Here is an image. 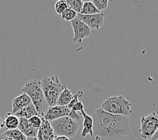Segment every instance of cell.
Returning <instances> with one entry per match:
<instances>
[{"mask_svg":"<svg viewBox=\"0 0 158 140\" xmlns=\"http://www.w3.org/2000/svg\"><path fill=\"white\" fill-rule=\"evenodd\" d=\"M4 126V121H3L2 117H0V131H1V129Z\"/></svg>","mask_w":158,"mask_h":140,"instance_id":"cell-29","label":"cell"},{"mask_svg":"<svg viewBox=\"0 0 158 140\" xmlns=\"http://www.w3.org/2000/svg\"><path fill=\"white\" fill-rule=\"evenodd\" d=\"M158 129V114L153 112L147 116L141 117L139 132L143 139L148 140L156 134Z\"/></svg>","mask_w":158,"mask_h":140,"instance_id":"cell-6","label":"cell"},{"mask_svg":"<svg viewBox=\"0 0 158 140\" xmlns=\"http://www.w3.org/2000/svg\"><path fill=\"white\" fill-rule=\"evenodd\" d=\"M148 140H158V129H157V131L156 132V134H154L152 137Z\"/></svg>","mask_w":158,"mask_h":140,"instance_id":"cell-28","label":"cell"},{"mask_svg":"<svg viewBox=\"0 0 158 140\" xmlns=\"http://www.w3.org/2000/svg\"><path fill=\"white\" fill-rule=\"evenodd\" d=\"M20 123V118L16 116L15 114H13L10 113H8L6 114L5 120H4V125L6 128L8 130H13L19 128Z\"/></svg>","mask_w":158,"mask_h":140,"instance_id":"cell-15","label":"cell"},{"mask_svg":"<svg viewBox=\"0 0 158 140\" xmlns=\"http://www.w3.org/2000/svg\"><path fill=\"white\" fill-rule=\"evenodd\" d=\"M72 28L74 32L73 41L77 44H81L83 39L90 37L91 35V29L87 24L84 23L77 17L70 22Z\"/></svg>","mask_w":158,"mask_h":140,"instance_id":"cell-7","label":"cell"},{"mask_svg":"<svg viewBox=\"0 0 158 140\" xmlns=\"http://www.w3.org/2000/svg\"><path fill=\"white\" fill-rule=\"evenodd\" d=\"M21 90L30 97L39 116L44 117L49 106L45 98L41 82L37 79L28 80L25 83Z\"/></svg>","mask_w":158,"mask_h":140,"instance_id":"cell-2","label":"cell"},{"mask_svg":"<svg viewBox=\"0 0 158 140\" xmlns=\"http://www.w3.org/2000/svg\"><path fill=\"white\" fill-rule=\"evenodd\" d=\"M78 14L70 8H68L65 12L61 14L59 17L61 19L66 22H71L77 17Z\"/></svg>","mask_w":158,"mask_h":140,"instance_id":"cell-20","label":"cell"},{"mask_svg":"<svg viewBox=\"0 0 158 140\" xmlns=\"http://www.w3.org/2000/svg\"><path fill=\"white\" fill-rule=\"evenodd\" d=\"M72 113V110L67 106H55L49 107L44 118L47 121L52 122L62 117H70Z\"/></svg>","mask_w":158,"mask_h":140,"instance_id":"cell-9","label":"cell"},{"mask_svg":"<svg viewBox=\"0 0 158 140\" xmlns=\"http://www.w3.org/2000/svg\"><path fill=\"white\" fill-rule=\"evenodd\" d=\"M3 135H5L8 137L13 139L14 140H27V138L20 129H16L13 130H7L6 131L3 133Z\"/></svg>","mask_w":158,"mask_h":140,"instance_id":"cell-18","label":"cell"},{"mask_svg":"<svg viewBox=\"0 0 158 140\" xmlns=\"http://www.w3.org/2000/svg\"><path fill=\"white\" fill-rule=\"evenodd\" d=\"M82 95H83V91H82V90H78V92L77 93V94H74L73 99V100H72V101H71V102L69 104V105H68V107L70 109H73V107L75 105H76V104L79 101V100H78L79 97L82 96Z\"/></svg>","mask_w":158,"mask_h":140,"instance_id":"cell-24","label":"cell"},{"mask_svg":"<svg viewBox=\"0 0 158 140\" xmlns=\"http://www.w3.org/2000/svg\"><path fill=\"white\" fill-rule=\"evenodd\" d=\"M99 13H101V12H99V11L96 8V7L93 4L92 2H84L83 7H82V12L81 13V14H83V15H93V14Z\"/></svg>","mask_w":158,"mask_h":140,"instance_id":"cell-17","label":"cell"},{"mask_svg":"<svg viewBox=\"0 0 158 140\" xmlns=\"http://www.w3.org/2000/svg\"><path fill=\"white\" fill-rule=\"evenodd\" d=\"M32 102V100L29 96L26 93H23L22 94L16 97L13 100L12 102V114H15L17 112L23 108L26 107L31 105Z\"/></svg>","mask_w":158,"mask_h":140,"instance_id":"cell-11","label":"cell"},{"mask_svg":"<svg viewBox=\"0 0 158 140\" xmlns=\"http://www.w3.org/2000/svg\"><path fill=\"white\" fill-rule=\"evenodd\" d=\"M0 140H14V139L2 134V135H0Z\"/></svg>","mask_w":158,"mask_h":140,"instance_id":"cell-27","label":"cell"},{"mask_svg":"<svg viewBox=\"0 0 158 140\" xmlns=\"http://www.w3.org/2000/svg\"><path fill=\"white\" fill-rule=\"evenodd\" d=\"M56 137L54 131L50 122L43 117L42 125L39 129L37 139L39 140H54Z\"/></svg>","mask_w":158,"mask_h":140,"instance_id":"cell-10","label":"cell"},{"mask_svg":"<svg viewBox=\"0 0 158 140\" xmlns=\"http://www.w3.org/2000/svg\"><path fill=\"white\" fill-rule=\"evenodd\" d=\"M27 140H39L37 138H27Z\"/></svg>","mask_w":158,"mask_h":140,"instance_id":"cell-30","label":"cell"},{"mask_svg":"<svg viewBox=\"0 0 158 140\" xmlns=\"http://www.w3.org/2000/svg\"><path fill=\"white\" fill-rule=\"evenodd\" d=\"M73 97L74 95L72 93L71 90L66 88L64 90L63 92L61 93L58 98V101H57V105L67 106L73 100Z\"/></svg>","mask_w":158,"mask_h":140,"instance_id":"cell-16","label":"cell"},{"mask_svg":"<svg viewBox=\"0 0 158 140\" xmlns=\"http://www.w3.org/2000/svg\"><path fill=\"white\" fill-rule=\"evenodd\" d=\"M54 140H70V138L66 137V136H56Z\"/></svg>","mask_w":158,"mask_h":140,"instance_id":"cell-26","label":"cell"},{"mask_svg":"<svg viewBox=\"0 0 158 140\" xmlns=\"http://www.w3.org/2000/svg\"><path fill=\"white\" fill-rule=\"evenodd\" d=\"M19 129L22 131L23 134L27 136V138H37L39 129L34 128L29 120L27 118H20V123Z\"/></svg>","mask_w":158,"mask_h":140,"instance_id":"cell-12","label":"cell"},{"mask_svg":"<svg viewBox=\"0 0 158 140\" xmlns=\"http://www.w3.org/2000/svg\"><path fill=\"white\" fill-rule=\"evenodd\" d=\"M82 118H83V129L81 132V137L84 138L89 135L91 137L94 136V132H93V119L91 117L84 112L82 113Z\"/></svg>","mask_w":158,"mask_h":140,"instance_id":"cell-13","label":"cell"},{"mask_svg":"<svg viewBox=\"0 0 158 140\" xmlns=\"http://www.w3.org/2000/svg\"><path fill=\"white\" fill-rule=\"evenodd\" d=\"M132 104L123 96L110 97L104 101L101 108L107 113L116 115L129 117L132 113Z\"/></svg>","mask_w":158,"mask_h":140,"instance_id":"cell-4","label":"cell"},{"mask_svg":"<svg viewBox=\"0 0 158 140\" xmlns=\"http://www.w3.org/2000/svg\"><path fill=\"white\" fill-rule=\"evenodd\" d=\"M92 2L96 7V8L101 12H102L103 10H106L108 6V1L107 0H93Z\"/></svg>","mask_w":158,"mask_h":140,"instance_id":"cell-22","label":"cell"},{"mask_svg":"<svg viewBox=\"0 0 158 140\" xmlns=\"http://www.w3.org/2000/svg\"><path fill=\"white\" fill-rule=\"evenodd\" d=\"M66 2L69 6V8L73 10L77 14L81 13L84 1H82V0H67Z\"/></svg>","mask_w":158,"mask_h":140,"instance_id":"cell-19","label":"cell"},{"mask_svg":"<svg viewBox=\"0 0 158 140\" xmlns=\"http://www.w3.org/2000/svg\"><path fill=\"white\" fill-rule=\"evenodd\" d=\"M15 115L17 116L19 118H27V119H30L34 116H39V114L37 112V109L33 103L28 106L23 108V109L20 110L19 112H17Z\"/></svg>","mask_w":158,"mask_h":140,"instance_id":"cell-14","label":"cell"},{"mask_svg":"<svg viewBox=\"0 0 158 140\" xmlns=\"http://www.w3.org/2000/svg\"><path fill=\"white\" fill-rule=\"evenodd\" d=\"M56 136H66L72 138L76 135L79 125L77 121L68 117H62L50 122Z\"/></svg>","mask_w":158,"mask_h":140,"instance_id":"cell-5","label":"cell"},{"mask_svg":"<svg viewBox=\"0 0 158 140\" xmlns=\"http://www.w3.org/2000/svg\"><path fill=\"white\" fill-rule=\"evenodd\" d=\"M77 17L83 22L91 30H99L102 27L104 24L105 16L103 12L93 14V15H83L78 14Z\"/></svg>","mask_w":158,"mask_h":140,"instance_id":"cell-8","label":"cell"},{"mask_svg":"<svg viewBox=\"0 0 158 140\" xmlns=\"http://www.w3.org/2000/svg\"><path fill=\"white\" fill-rule=\"evenodd\" d=\"M68 8H69V6H68L66 1H64V0L57 1L55 4V10L58 16L63 14Z\"/></svg>","mask_w":158,"mask_h":140,"instance_id":"cell-21","label":"cell"},{"mask_svg":"<svg viewBox=\"0 0 158 140\" xmlns=\"http://www.w3.org/2000/svg\"><path fill=\"white\" fill-rule=\"evenodd\" d=\"M29 120V122L31 123V124L32 125L34 128L39 129L40 128V127L42 125V122H43V117H40V116H34L32 118H31Z\"/></svg>","mask_w":158,"mask_h":140,"instance_id":"cell-23","label":"cell"},{"mask_svg":"<svg viewBox=\"0 0 158 140\" xmlns=\"http://www.w3.org/2000/svg\"><path fill=\"white\" fill-rule=\"evenodd\" d=\"M71 110L74 111V112H76V113L80 112V113L82 114V113H83L85 112V110H84V105H83V104H82V102L81 101H78L76 104V105H75L73 107V109H72Z\"/></svg>","mask_w":158,"mask_h":140,"instance_id":"cell-25","label":"cell"},{"mask_svg":"<svg viewBox=\"0 0 158 140\" xmlns=\"http://www.w3.org/2000/svg\"><path fill=\"white\" fill-rule=\"evenodd\" d=\"M92 118L95 140H121L131 134L129 117L116 115L99 108Z\"/></svg>","mask_w":158,"mask_h":140,"instance_id":"cell-1","label":"cell"},{"mask_svg":"<svg viewBox=\"0 0 158 140\" xmlns=\"http://www.w3.org/2000/svg\"><path fill=\"white\" fill-rule=\"evenodd\" d=\"M41 84L45 98L49 107L57 105V101L61 93L66 87L61 83L57 75L44 77L42 79Z\"/></svg>","mask_w":158,"mask_h":140,"instance_id":"cell-3","label":"cell"}]
</instances>
